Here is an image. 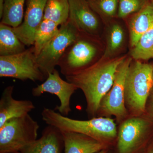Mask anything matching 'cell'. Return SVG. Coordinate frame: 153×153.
<instances>
[{
	"label": "cell",
	"instance_id": "9",
	"mask_svg": "<svg viewBox=\"0 0 153 153\" xmlns=\"http://www.w3.org/2000/svg\"><path fill=\"white\" fill-rule=\"evenodd\" d=\"M77 88L73 83L62 79L59 72L55 69L49 74L43 83L32 89V94L34 97L40 96L44 93L55 94L60 102V106L56 107L55 109L60 114L67 116L71 111V96Z\"/></svg>",
	"mask_w": 153,
	"mask_h": 153
},
{
	"label": "cell",
	"instance_id": "27",
	"mask_svg": "<svg viewBox=\"0 0 153 153\" xmlns=\"http://www.w3.org/2000/svg\"><path fill=\"white\" fill-rule=\"evenodd\" d=\"M150 1L153 4V0H150Z\"/></svg>",
	"mask_w": 153,
	"mask_h": 153
},
{
	"label": "cell",
	"instance_id": "11",
	"mask_svg": "<svg viewBox=\"0 0 153 153\" xmlns=\"http://www.w3.org/2000/svg\"><path fill=\"white\" fill-rule=\"evenodd\" d=\"M47 0H27L24 21L13 28L17 37L26 46L34 45L36 32L44 19Z\"/></svg>",
	"mask_w": 153,
	"mask_h": 153
},
{
	"label": "cell",
	"instance_id": "19",
	"mask_svg": "<svg viewBox=\"0 0 153 153\" xmlns=\"http://www.w3.org/2000/svg\"><path fill=\"white\" fill-rule=\"evenodd\" d=\"M27 0H5L1 23L13 28L21 25L24 16V7Z\"/></svg>",
	"mask_w": 153,
	"mask_h": 153
},
{
	"label": "cell",
	"instance_id": "12",
	"mask_svg": "<svg viewBox=\"0 0 153 153\" xmlns=\"http://www.w3.org/2000/svg\"><path fill=\"white\" fill-rule=\"evenodd\" d=\"M148 123L139 118L125 121L119 133L118 149L120 153H130L140 141L147 128Z\"/></svg>",
	"mask_w": 153,
	"mask_h": 153
},
{
	"label": "cell",
	"instance_id": "17",
	"mask_svg": "<svg viewBox=\"0 0 153 153\" xmlns=\"http://www.w3.org/2000/svg\"><path fill=\"white\" fill-rule=\"evenodd\" d=\"M25 46L14 33L12 27L0 23V56L22 53L26 50Z\"/></svg>",
	"mask_w": 153,
	"mask_h": 153
},
{
	"label": "cell",
	"instance_id": "7",
	"mask_svg": "<svg viewBox=\"0 0 153 153\" xmlns=\"http://www.w3.org/2000/svg\"><path fill=\"white\" fill-rule=\"evenodd\" d=\"M0 76L34 82L46 79L38 66L33 47L16 55L0 56Z\"/></svg>",
	"mask_w": 153,
	"mask_h": 153
},
{
	"label": "cell",
	"instance_id": "21",
	"mask_svg": "<svg viewBox=\"0 0 153 153\" xmlns=\"http://www.w3.org/2000/svg\"><path fill=\"white\" fill-rule=\"evenodd\" d=\"M69 0H47L44 19H49L59 26L68 20Z\"/></svg>",
	"mask_w": 153,
	"mask_h": 153
},
{
	"label": "cell",
	"instance_id": "2",
	"mask_svg": "<svg viewBox=\"0 0 153 153\" xmlns=\"http://www.w3.org/2000/svg\"><path fill=\"white\" fill-rule=\"evenodd\" d=\"M42 120L48 125L53 126L62 132H72L85 135L102 142L114 138L117 135L114 121L108 118H93L87 120L73 119L51 108H44Z\"/></svg>",
	"mask_w": 153,
	"mask_h": 153
},
{
	"label": "cell",
	"instance_id": "29",
	"mask_svg": "<svg viewBox=\"0 0 153 153\" xmlns=\"http://www.w3.org/2000/svg\"><path fill=\"white\" fill-rule=\"evenodd\" d=\"M152 58H153V57Z\"/></svg>",
	"mask_w": 153,
	"mask_h": 153
},
{
	"label": "cell",
	"instance_id": "3",
	"mask_svg": "<svg viewBox=\"0 0 153 153\" xmlns=\"http://www.w3.org/2000/svg\"><path fill=\"white\" fill-rule=\"evenodd\" d=\"M99 39L79 33L76 39L66 49L58 66L65 76L76 73L99 60Z\"/></svg>",
	"mask_w": 153,
	"mask_h": 153
},
{
	"label": "cell",
	"instance_id": "1",
	"mask_svg": "<svg viewBox=\"0 0 153 153\" xmlns=\"http://www.w3.org/2000/svg\"><path fill=\"white\" fill-rule=\"evenodd\" d=\"M126 57L100 58L87 68L65 76L67 81L82 91L91 114H95L100 108L102 100L112 87L119 66Z\"/></svg>",
	"mask_w": 153,
	"mask_h": 153
},
{
	"label": "cell",
	"instance_id": "14",
	"mask_svg": "<svg viewBox=\"0 0 153 153\" xmlns=\"http://www.w3.org/2000/svg\"><path fill=\"white\" fill-rule=\"evenodd\" d=\"M64 146L62 132L53 126L48 125L40 138L22 149L21 153H61Z\"/></svg>",
	"mask_w": 153,
	"mask_h": 153
},
{
	"label": "cell",
	"instance_id": "16",
	"mask_svg": "<svg viewBox=\"0 0 153 153\" xmlns=\"http://www.w3.org/2000/svg\"><path fill=\"white\" fill-rule=\"evenodd\" d=\"M130 16V43L132 48L143 35L153 26V4L149 1L141 10Z\"/></svg>",
	"mask_w": 153,
	"mask_h": 153
},
{
	"label": "cell",
	"instance_id": "5",
	"mask_svg": "<svg viewBox=\"0 0 153 153\" xmlns=\"http://www.w3.org/2000/svg\"><path fill=\"white\" fill-rule=\"evenodd\" d=\"M131 63L126 81L125 97L132 109L142 112L153 86V66L136 60Z\"/></svg>",
	"mask_w": 153,
	"mask_h": 153
},
{
	"label": "cell",
	"instance_id": "8",
	"mask_svg": "<svg viewBox=\"0 0 153 153\" xmlns=\"http://www.w3.org/2000/svg\"><path fill=\"white\" fill-rule=\"evenodd\" d=\"M132 60L131 57H126L119 66L112 87L100 104V108L117 117H122L126 114L125 106L126 81Z\"/></svg>",
	"mask_w": 153,
	"mask_h": 153
},
{
	"label": "cell",
	"instance_id": "28",
	"mask_svg": "<svg viewBox=\"0 0 153 153\" xmlns=\"http://www.w3.org/2000/svg\"><path fill=\"white\" fill-rule=\"evenodd\" d=\"M7 153H21L20 152H17Z\"/></svg>",
	"mask_w": 153,
	"mask_h": 153
},
{
	"label": "cell",
	"instance_id": "26",
	"mask_svg": "<svg viewBox=\"0 0 153 153\" xmlns=\"http://www.w3.org/2000/svg\"><path fill=\"white\" fill-rule=\"evenodd\" d=\"M98 153H105V151L104 150V149L100 151V152Z\"/></svg>",
	"mask_w": 153,
	"mask_h": 153
},
{
	"label": "cell",
	"instance_id": "13",
	"mask_svg": "<svg viewBox=\"0 0 153 153\" xmlns=\"http://www.w3.org/2000/svg\"><path fill=\"white\" fill-rule=\"evenodd\" d=\"M14 86L6 87L0 100V128L11 119L21 117L35 109L33 102L30 100H17L13 97Z\"/></svg>",
	"mask_w": 153,
	"mask_h": 153
},
{
	"label": "cell",
	"instance_id": "24",
	"mask_svg": "<svg viewBox=\"0 0 153 153\" xmlns=\"http://www.w3.org/2000/svg\"><path fill=\"white\" fill-rule=\"evenodd\" d=\"M150 0H119L117 18L126 19L138 12Z\"/></svg>",
	"mask_w": 153,
	"mask_h": 153
},
{
	"label": "cell",
	"instance_id": "20",
	"mask_svg": "<svg viewBox=\"0 0 153 153\" xmlns=\"http://www.w3.org/2000/svg\"><path fill=\"white\" fill-rule=\"evenodd\" d=\"M59 26L58 24L52 20L43 19L36 32L33 46L36 57L58 33Z\"/></svg>",
	"mask_w": 153,
	"mask_h": 153
},
{
	"label": "cell",
	"instance_id": "18",
	"mask_svg": "<svg viewBox=\"0 0 153 153\" xmlns=\"http://www.w3.org/2000/svg\"><path fill=\"white\" fill-rule=\"evenodd\" d=\"M107 32L106 45L104 53L100 59L114 58L115 55L123 47L125 41V34L120 24L112 21Z\"/></svg>",
	"mask_w": 153,
	"mask_h": 153
},
{
	"label": "cell",
	"instance_id": "6",
	"mask_svg": "<svg viewBox=\"0 0 153 153\" xmlns=\"http://www.w3.org/2000/svg\"><path fill=\"white\" fill-rule=\"evenodd\" d=\"M79 33L68 19L60 25L57 34L38 54L36 57L37 63L46 79L55 70L67 47L76 39Z\"/></svg>",
	"mask_w": 153,
	"mask_h": 153
},
{
	"label": "cell",
	"instance_id": "15",
	"mask_svg": "<svg viewBox=\"0 0 153 153\" xmlns=\"http://www.w3.org/2000/svg\"><path fill=\"white\" fill-rule=\"evenodd\" d=\"M62 133L65 153H98L104 149L102 142L82 134L72 132Z\"/></svg>",
	"mask_w": 153,
	"mask_h": 153
},
{
	"label": "cell",
	"instance_id": "22",
	"mask_svg": "<svg viewBox=\"0 0 153 153\" xmlns=\"http://www.w3.org/2000/svg\"><path fill=\"white\" fill-rule=\"evenodd\" d=\"M88 1L102 22L110 23L117 17L119 0H88Z\"/></svg>",
	"mask_w": 153,
	"mask_h": 153
},
{
	"label": "cell",
	"instance_id": "25",
	"mask_svg": "<svg viewBox=\"0 0 153 153\" xmlns=\"http://www.w3.org/2000/svg\"><path fill=\"white\" fill-rule=\"evenodd\" d=\"M5 0H0V19L2 17Z\"/></svg>",
	"mask_w": 153,
	"mask_h": 153
},
{
	"label": "cell",
	"instance_id": "4",
	"mask_svg": "<svg viewBox=\"0 0 153 153\" xmlns=\"http://www.w3.org/2000/svg\"><path fill=\"white\" fill-rule=\"evenodd\" d=\"M39 127L29 114L8 120L0 128V153L20 152L37 140Z\"/></svg>",
	"mask_w": 153,
	"mask_h": 153
},
{
	"label": "cell",
	"instance_id": "23",
	"mask_svg": "<svg viewBox=\"0 0 153 153\" xmlns=\"http://www.w3.org/2000/svg\"><path fill=\"white\" fill-rule=\"evenodd\" d=\"M131 55L135 60H148L153 57V26L132 48Z\"/></svg>",
	"mask_w": 153,
	"mask_h": 153
},
{
	"label": "cell",
	"instance_id": "10",
	"mask_svg": "<svg viewBox=\"0 0 153 153\" xmlns=\"http://www.w3.org/2000/svg\"><path fill=\"white\" fill-rule=\"evenodd\" d=\"M68 19L79 33L99 39L101 20L91 7L88 0H69Z\"/></svg>",
	"mask_w": 153,
	"mask_h": 153
}]
</instances>
